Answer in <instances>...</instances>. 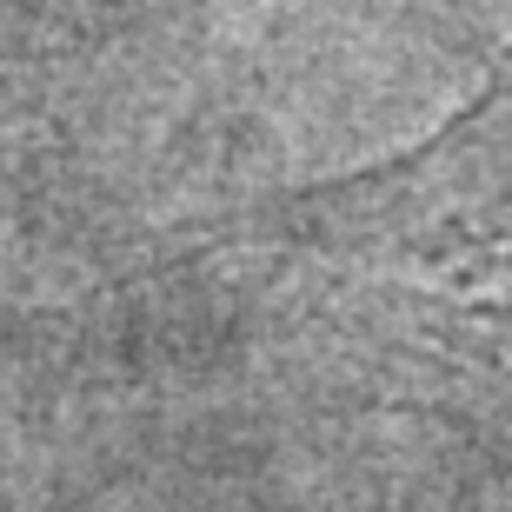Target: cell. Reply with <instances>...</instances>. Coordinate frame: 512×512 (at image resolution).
I'll list each match as a JSON object with an SVG mask.
<instances>
[{
	"instance_id": "obj_1",
	"label": "cell",
	"mask_w": 512,
	"mask_h": 512,
	"mask_svg": "<svg viewBox=\"0 0 512 512\" xmlns=\"http://www.w3.org/2000/svg\"><path fill=\"white\" fill-rule=\"evenodd\" d=\"M306 247L386 273L512 360V60L426 140L293 200Z\"/></svg>"
}]
</instances>
